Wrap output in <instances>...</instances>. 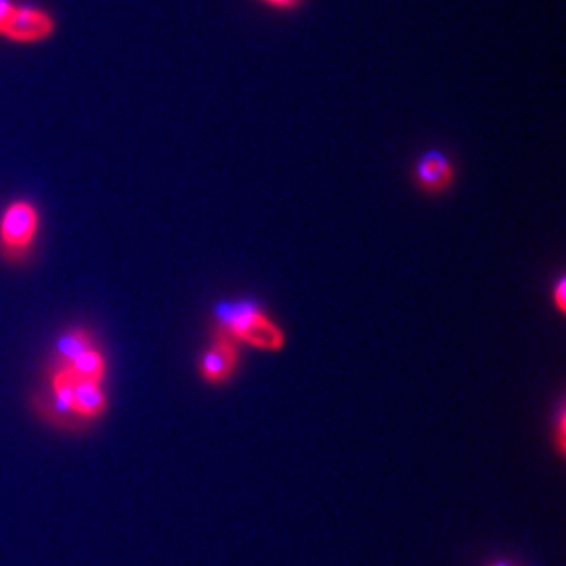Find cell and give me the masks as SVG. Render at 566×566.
<instances>
[{
	"instance_id": "1",
	"label": "cell",
	"mask_w": 566,
	"mask_h": 566,
	"mask_svg": "<svg viewBox=\"0 0 566 566\" xmlns=\"http://www.w3.org/2000/svg\"><path fill=\"white\" fill-rule=\"evenodd\" d=\"M214 319L217 334H223L233 343L250 344L259 350H280L285 343L282 327L273 324L263 306L252 298L217 304Z\"/></svg>"
},
{
	"instance_id": "2",
	"label": "cell",
	"mask_w": 566,
	"mask_h": 566,
	"mask_svg": "<svg viewBox=\"0 0 566 566\" xmlns=\"http://www.w3.org/2000/svg\"><path fill=\"white\" fill-rule=\"evenodd\" d=\"M41 229V212L30 200H15L0 214V254L9 263H23Z\"/></svg>"
},
{
	"instance_id": "3",
	"label": "cell",
	"mask_w": 566,
	"mask_h": 566,
	"mask_svg": "<svg viewBox=\"0 0 566 566\" xmlns=\"http://www.w3.org/2000/svg\"><path fill=\"white\" fill-rule=\"evenodd\" d=\"M55 34V20L49 11L39 7H21L18 4L13 15L0 30V36L18 44H32L51 39Z\"/></svg>"
},
{
	"instance_id": "4",
	"label": "cell",
	"mask_w": 566,
	"mask_h": 566,
	"mask_svg": "<svg viewBox=\"0 0 566 566\" xmlns=\"http://www.w3.org/2000/svg\"><path fill=\"white\" fill-rule=\"evenodd\" d=\"M238 364H240L238 343H233L223 334H217L214 343L208 346V350L200 359V376L210 385H223L235 374Z\"/></svg>"
},
{
	"instance_id": "5",
	"label": "cell",
	"mask_w": 566,
	"mask_h": 566,
	"mask_svg": "<svg viewBox=\"0 0 566 566\" xmlns=\"http://www.w3.org/2000/svg\"><path fill=\"white\" fill-rule=\"evenodd\" d=\"M455 177L453 164L441 149H428L413 166V181L426 193H443Z\"/></svg>"
},
{
	"instance_id": "6",
	"label": "cell",
	"mask_w": 566,
	"mask_h": 566,
	"mask_svg": "<svg viewBox=\"0 0 566 566\" xmlns=\"http://www.w3.org/2000/svg\"><path fill=\"white\" fill-rule=\"evenodd\" d=\"M51 365L65 369L76 380H88V382H102L103 385V380L107 376V361H105V355H103L102 348L97 344L84 348L81 355H76L67 364H53L51 361Z\"/></svg>"
},
{
	"instance_id": "7",
	"label": "cell",
	"mask_w": 566,
	"mask_h": 566,
	"mask_svg": "<svg viewBox=\"0 0 566 566\" xmlns=\"http://www.w3.org/2000/svg\"><path fill=\"white\" fill-rule=\"evenodd\" d=\"M554 303L560 313H566V280L560 277L554 287Z\"/></svg>"
},
{
	"instance_id": "8",
	"label": "cell",
	"mask_w": 566,
	"mask_h": 566,
	"mask_svg": "<svg viewBox=\"0 0 566 566\" xmlns=\"http://www.w3.org/2000/svg\"><path fill=\"white\" fill-rule=\"evenodd\" d=\"M15 2L13 0H0V30L4 28V23L9 21V18L13 15V11H15Z\"/></svg>"
},
{
	"instance_id": "9",
	"label": "cell",
	"mask_w": 566,
	"mask_h": 566,
	"mask_svg": "<svg viewBox=\"0 0 566 566\" xmlns=\"http://www.w3.org/2000/svg\"><path fill=\"white\" fill-rule=\"evenodd\" d=\"M266 4H271V7H277V9H294V7H298L303 0H263Z\"/></svg>"
},
{
	"instance_id": "10",
	"label": "cell",
	"mask_w": 566,
	"mask_h": 566,
	"mask_svg": "<svg viewBox=\"0 0 566 566\" xmlns=\"http://www.w3.org/2000/svg\"><path fill=\"white\" fill-rule=\"evenodd\" d=\"M558 449H560V453H565V413L563 411L558 418Z\"/></svg>"
},
{
	"instance_id": "11",
	"label": "cell",
	"mask_w": 566,
	"mask_h": 566,
	"mask_svg": "<svg viewBox=\"0 0 566 566\" xmlns=\"http://www.w3.org/2000/svg\"><path fill=\"white\" fill-rule=\"evenodd\" d=\"M493 566H507V565H504V563H502V565H493Z\"/></svg>"
}]
</instances>
